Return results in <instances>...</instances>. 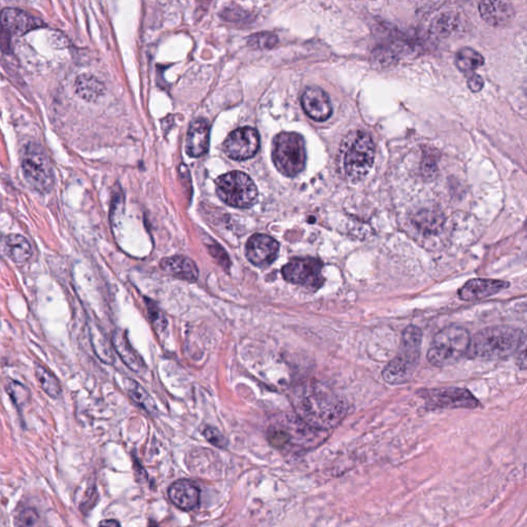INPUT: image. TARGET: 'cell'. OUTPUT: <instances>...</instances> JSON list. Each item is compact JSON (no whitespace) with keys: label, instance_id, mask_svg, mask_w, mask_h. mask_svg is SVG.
<instances>
[{"label":"cell","instance_id":"1","mask_svg":"<svg viewBox=\"0 0 527 527\" xmlns=\"http://www.w3.org/2000/svg\"><path fill=\"white\" fill-rule=\"evenodd\" d=\"M296 415L315 430L328 432L344 419L346 402L319 382L299 386L292 396Z\"/></svg>","mask_w":527,"mask_h":527},{"label":"cell","instance_id":"2","mask_svg":"<svg viewBox=\"0 0 527 527\" xmlns=\"http://www.w3.org/2000/svg\"><path fill=\"white\" fill-rule=\"evenodd\" d=\"M524 342L526 336L520 328L490 326L471 338L467 356L478 360H501L519 351Z\"/></svg>","mask_w":527,"mask_h":527},{"label":"cell","instance_id":"3","mask_svg":"<svg viewBox=\"0 0 527 527\" xmlns=\"http://www.w3.org/2000/svg\"><path fill=\"white\" fill-rule=\"evenodd\" d=\"M328 433L311 428L296 415H287L269 426L268 440L278 449L304 451L321 444Z\"/></svg>","mask_w":527,"mask_h":527},{"label":"cell","instance_id":"4","mask_svg":"<svg viewBox=\"0 0 527 527\" xmlns=\"http://www.w3.org/2000/svg\"><path fill=\"white\" fill-rule=\"evenodd\" d=\"M421 344V331L417 326H409L403 332L398 354L386 365L382 372L384 380L390 384H402L410 380L419 362Z\"/></svg>","mask_w":527,"mask_h":527},{"label":"cell","instance_id":"5","mask_svg":"<svg viewBox=\"0 0 527 527\" xmlns=\"http://www.w3.org/2000/svg\"><path fill=\"white\" fill-rule=\"evenodd\" d=\"M374 140L366 131L349 134L342 147V165L345 176L352 183L362 181L372 169L375 161Z\"/></svg>","mask_w":527,"mask_h":527},{"label":"cell","instance_id":"6","mask_svg":"<svg viewBox=\"0 0 527 527\" xmlns=\"http://www.w3.org/2000/svg\"><path fill=\"white\" fill-rule=\"evenodd\" d=\"M471 336L462 326H450L435 336L428 352V360L433 366L447 367L460 362L468 353Z\"/></svg>","mask_w":527,"mask_h":527},{"label":"cell","instance_id":"7","mask_svg":"<svg viewBox=\"0 0 527 527\" xmlns=\"http://www.w3.org/2000/svg\"><path fill=\"white\" fill-rule=\"evenodd\" d=\"M272 159L275 167L283 176H298L306 165L304 138L296 132L279 133L273 140Z\"/></svg>","mask_w":527,"mask_h":527},{"label":"cell","instance_id":"8","mask_svg":"<svg viewBox=\"0 0 527 527\" xmlns=\"http://www.w3.org/2000/svg\"><path fill=\"white\" fill-rule=\"evenodd\" d=\"M23 176L32 189L49 193L55 183L54 168L44 147L30 142L23 149L21 157Z\"/></svg>","mask_w":527,"mask_h":527},{"label":"cell","instance_id":"9","mask_svg":"<svg viewBox=\"0 0 527 527\" xmlns=\"http://www.w3.org/2000/svg\"><path fill=\"white\" fill-rule=\"evenodd\" d=\"M217 194L221 201L237 208H249L258 199L257 185L247 174L232 172L215 181Z\"/></svg>","mask_w":527,"mask_h":527},{"label":"cell","instance_id":"10","mask_svg":"<svg viewBox=\"0 0 527 527\" xmlns=\"http://www.w3.org/2000/svg\"><path fill=\"white\" fill-rule=\"evenodd\" d=\"M424 400L430 408L474 409L479 405L477 399L465 388L443 387L424 392Z\"/></svg>","mask_w":527,"mask_h":527},{"label":"cell","instance_id":"11","mask_svg":"<svg viewBox=\"0 0 527 527\" xmlns=\"http://www.w3.org/2000/svg\"><path fill=\"white\" fill-rule=\"evenodd\" d=\"M223 149L228 157L236 161L251 159L260 149L259 133L251 127L238 128L227 136Z\"/></svg>","mask_w":527,"mask_h":527},{"label":"cell","instance_id":"12","mask_svg":"<svg viewBox=\"0 0 527 527\" xmlns=\"http://www.w3.org/2000/svg\"><path fill=\"white\" fill-rule=\"evenodd\" d=\"M283 275L294 285L319 287L322 283V264L317 259H294L283 266Z\"/></svg>","mask_w":527,"mask_h":527},{"label":"cell","instance_id":"13","mask_svg":"<svg viewBox=\"0 0 527 527\" xmlns=\"http://www.w3.org/2000/svg\"><path fill=\"white\" fill-rule=\"evenodd\" d=\"M42 26L44 22L40 19L20 8H6L0 12V40L23 35Z\"/></svg>","mask_w":527,"mask_h":527},{"label":"cell","instance_id":"14","mask_svg":"<svg viewBox=\"0 0 527 527\" xmlns=\"http://www.w3.org/2000/svg\"><path fill=\"white\" fill-rule=\"evenodd\" d=\"M279 243L272 237L256 234L247 241L245 246L246 258L251 264L265 268L273 263L278 255Z\"/></svg>","mask_w":527,"mask_h":527},{"label":"cell","instance_id":"15","mask_svg":"<svg viewBox=\"0 0 527 527\" xmlns=\"http://www.w3.org/2000/svg\"><path fill=\"white\" fill-rule=\"evenodd\" d=\"M303 110L307 116L315 122H324L333 114L332 102L324 90L319 87H309L301 98Z\"/></svg>","mask_w":527,"mask_h":527},{"label":"cell","instance_id":"16","mask_svg":"<svg viewBox=\"0 0 527 527\" xmlns=\"http://www.w3.org/2000/svg\"><path fill=\"white\" fill-rule=\"evenodd\" d=\"M509 283L496 279H471L458 291V296L462 300L473 302L483 300L499 294L509 287Z\"/></svg>","mask_w":527,"mask_h":527},{"label":"cell","instance_id":"17","mask_svg":"<svg viewBox=\"0 0 527 527\" xmlns=\"http://www.w3.org/2000/svg\"><path fill=\"white\" fill-rule=\"evenodd\" d=\"M168 494L177 508L183 511H191L199 505L201 492L191 480L181 479L170 486Z\"/></svg>","mask_w":527,"mask_h":527},{"label":"cell","instance_id":"18","mask_svg":"<svg viewBox=\"0 0 527 527\" xmlns=\"http://www.w3.org/2000/svg\"><path fill=\"white\" fill-rule=\"evenodd\" d=\"M479 12L482 19L494 27L507 26L515 18V8L509 1H481Z\"/></svg>","mask_w":527,"mask_h":527},{"label":"cell","instance_id":"19","mask_svg":"<svg viewBox=\"0 0 527 527\" xmlns=\"http://www.w3.org/2000/svg\"><path fill=\"white\" fill-rule=\"evenodd\" d=\"M209 124L204 119H196L190 126L185 138V151L190 157L199 158L209 147Z\"/></svg>","mask_w":527,"mask_h":527},{"label":"cell","instance_id":"20","mask_svg":"<svg viewBox=\"0 0 527 527\" xmlns=\"http://www.w3.org/2000/svg\"><path fill=\"white\" fill-rule=\"evenodd\" d=\"M161 268L172 276L189 283H194L199 276L197 265L185 256L166 258L161 262Z\"/></svg>","mask_w":527,"mask_h":527},{"label":"cell","instance_id":"21","mask_svg":"<svg viewBox=\"0 0 527 527\" xmlns=\"http://www.w3.org/2000/svg\"><path fill=\"white\" fill-rule=\"evenodd\" d=\"M112 341L117 353L119 354L121 360L129 367V369H131L134 372H142V369H144V362H142V358L138 355L137 352L134 351L133 347L130 344L125 333L122 330L115 331Z\"/></svg>","mask_w":527,"mask_h":527},{"label":"cell","instance_id":"22","mask_svg":"<svg viewBox=\"0 0 527 527\" xmlns=\"http://www.w3.org/2000/svg\"><path fill=\"white\" fill-rule=\"evenodd\" d=\"M76 93L87 101H95L104 93V86L95 76L82 74L74 83Z\"/></svg>","mask_w":527,"mask_h":527},{"label":"cell","instance_id":"23","mask_svg":"<svg viewBox=\"0 0 527 527\" xmlns=\"http://www.w3.org/2000/svg\"><path fill=\"white\" fill-rule=\"evenodd\" d=\"M4 245L8 256L17 263H24L31 258V245L29 241L21 235H8L4 239Z\"/></svg>","mask_w":527,"mask_h":527},{"label":"cell","instance_id":"24","mask_svg":"<svg viewBox=\"0 0 527 527\" xmlns=\"http://www.w3.org/2000/svg\"><path fill=\"white\" fill-rule=\"evenodd\" d=\"M462 27V18L454 12H444L433 23V31L442 37L453 35Z\"/></svg>","mask_w":527,"mask_h":527},{"label":"cell","instance_id":"25","mask_svg":"<svg viewBox=\"0 0 527 527\" xmlns=\"http://www.w3.org/2000/svg\"><path fill=\"white\" fill-rule=\"evenodd\" d=\"M455 64L460 72L473 74L484 64V57L471 48H462L455 56Z\"/></svg>","mask_w":527,"mask_h":527},{"label":"cell","instance_id":"26","mask_svg":"<svg viewBox=\"0 0 527 527\" xmlns=\"http://www.w3.org/2000/svg\"><path fill=\"white\" fill-rule=\"evenodd\" d=\"M35 374L44 392L51 398L58 399L61 394V386L56 377L42 366L36 367Z\"/></svg>","mask_w":527,"mask_h":527},{"label":"cell","instance_id":"27","mask_svg":"<svg viewBox=\"0 0 527 527\" xmlns=\"http://www.w3.org/2000/svg\"><path fill=\"white\" fill-rule=\"evenodd\" d=\"M126 385H127L128 394H129V396H131L134 402L137 403V404L144 407L147 410H155L156 405L153 403V399L149 396L147 390L142 385H140L136 381L130 380V379H128Z\"/></svg>","mask_w":527,"mask_h":527},{"label":"cell","instance_id":"28","mask_svg":"<svg viewBox=\"0 0 527 527\" xmlns=\"http://www.w3.org/2000/svg\"><path fill=\"white\" fill-rule=\"evenodd\" d=\"M441 215H439L436 212H430V211H422V212L418 213L416 215L414 221L415 225L419 228L421 231L428 232V233H435L438 231V229L442 226Z\"/></svg>","mask_w":527,"mask_h":527},{"label":"cell","instance_id":"29","mask_svg":"<svg viewBox=\"0 0 527 527\" xmlns=\"http://www.w3.org/2000/svg\"><path fill=\"white\" fill-rule=\"evenodd\" d=\"M277 44V36L271 33L256 34L249 38V44L255 49H272Z\"/></svg>","mask_w":527,"mask_h":527},{"label":"cell","instance_id":"30","mask_svg":"<svg viewBox=\"0 0 527 527\" xmlns=\"http://www.w3.org/2000/svg\"><path fill=\"white\" fill-rule=\"evenodd\" d=\"M37 521V515L33 509L24 508L19 511L16 516V526L18 527H31Z\"/></svg>","mask_w":527,"mask_h":527},{"label":"cell","instance_id":"31","mask_svg":"<svg viewBox=\"0 0 527 527\" xmlns=\"http://www.w3.org/2000/svg\"><path fill=\"white\" fill-rule=\"evenodd\" d=\"M204 437L209 443L212 444L215 447L221 448V449H225L228 446V440L215 428H206L203 430Z\"/></svg>","mask_w":527,"mask_h":527},{"label":"cell","instance_id":"32","mask_svg":"<svg viewBox=\"0 0 527 527\" xmlns=\"http://www.w3.org/2000/svg\"><path fill=\"white\" fill-rule=\"evenodd\" d=\"M209 251H210V253L213 256V258L217 260L219 265H221L224 268H229V257H228L227 253H225V251L219 245L209 247Z\"/></svg>","mask_w":527,"mask_h":527},{"label":"cell","instance_id":"33","mask_svg":"<svg viewBox=\"0 0 527 527\" xmlns=\"http://www.w3.org/2000/svg\"><path fill=\"white\" fill-rule=\"evenodd\" d=\"M468 87L471 92L477 93V92L481 91L484 87V81L479 74H471L468 80Z\"/></svg>","mask_w":527,"mask_h":527},{"label":"cell","instance_id":"34","mask_svg":"<svg viewBox=\"0 0 527 527\" xmlns=\"http://www.w3.org/2000/svg\"><path fill=\"white\" fill-rule=\"evenodd\" d=\"M149 315H151V321H153L156 326L161 328H165V319H164L162 313L157 310V308H153V304L149 306Z\"/></svg>","mask_w":527,"mask_h":527},{"label":"cell","instance_id":"35","mask_svg":"<svg viewBox=\"0 0 527 527\" xmlns=\"http://www.w3.org/2000/svg\"><path fill=\"white\" fill-rule=\"evenodd\" d=\"M99 527H121L119 521L115 519H106L100 521Z\"/></svg>","mask_w":527,"mask_h":527}]
</instances>
